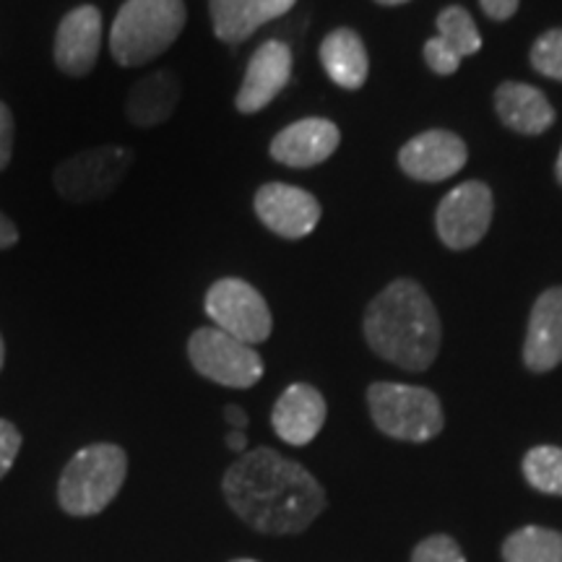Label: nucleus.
<instances>
[{"label":"nucleus","mask_w":562,"mask_h":562,"mask_svg":"<svg viewBox=\"0 0 562 562\" xmlns=\"http://www.w3.org/2000/svg\"><path fill=\"white\" fill-rule=\"evenodd\" d=\"M224 501L250 529L269 537L300 533L326 508L321 482L273 448H252L222 476Z\"/></svg>","instance_id":"f257e3e1"},{"label":"nucleus","mask_w":562,"mask_h":562,"mask_svg":"<svg viewBox=\"0 0 562 562\" xmlns=\"http://www.w3.org/2000/svg\"><path fill=\"white\" fill-rule=\"evenodd\" d=\"M364 339L385 362L422 372L440 349L438 311L417 281L398 279L368 305Z\"/></svg>","instance_id":"f03ea898"},{"label":"nucleus","mask_w":562,"mask_h":562,"mask_svg":"<svg viewBox=\"0 0 562 562\" xmlns=\"http://www.w3.org/2000/svg\"><path fill=\"white\" fill-rule=\"evenodd\" d=\"M128 453L115 442H91L74 453L58 482V505L70 518H94L121 495Z\"/></svg>","instance_id":"7ed1b4c3"},{"label":"nucleus","mask_w":562,"mask_h":562,"mask_svg":"<svg viewBox=\"0 0 562 562\" xmlns=\"http://www.w3.org/2000/svg\"><path fill=\"white\" fill-rule=\"evenodd\" d=\"M186 21L182 0H125L112 21V58L125 68L159 58L186 30Z\"/></svg>","instance_id":"20e7f679"},{"label":"nucleus","mask_w":562,"mask_h":562,"mask_svg":"<svg viewBox=\"0 0 562 562\" xmlns=\"http://www.w3.org/2000/svg\"><path fill=\"white\" fill-rule=\"evenodd\" d=\"M370 417L389 438L427 442L442 430V406L430 389L404 383H372Z\"/></svg>","instance_id":"39448f33"},{"label":"nucleus","mask_w":562,"mask_h":562,"mask_svg":"<svg viewBox=\"0 0 562 562\" xmlns=\"http://www.w3.org/2000/svg\"><path fill=\"white\" fill-rule=\"evenodd\" d=\"M188 360L199 375L224 389H252L263 378V360L250 344L206 326L188 339Z\"/></svg>","instance_id":"423d86ee"},{"label":"nucleus","mask_w":562,"mask_h":562,"mask_svg":"<svg viewBox=\"0 0 562 562\" xmlns=\"http://www.w3.org/2000/svg\"><path fill=\"white\" fill-rule=\"evenodd\" d=\"M133 165V151L125 146H97L74 154L55 167V191L70 203L108 199L121 186Z\"/></svg>","instance_id":"0eeeda50"},{"label":"nucleus","mask_w":562,"mask_h":562,"mask_svg":"<svg viewBox=\"0 0 562 562\" xmlns=\"http://www.w3.org/2000/svg\"><path fill=\"white\" fill-rule=\"evenodd\" d=\"M203 307L216 328L250 344V347L263 344L271 336L273 318L269 302L248 281L220 279L216 284H211Z\"/></svg>","instance_id":"6e6552de"},{"label":"nucleus","mask_w":562,"mask_h":562,"mask_svg":"<svg viewBox=\"0 0 562 562\" xmlns=\"http://www.w3.org/2000/svg\"><path fill=\"white\" fill-rule=\"evenodd\" d=\"M492 222V191L480 180L461 182L440 201L435 229L451 250L474 248Z\"/></svg>","instance_id":"1a4fd4ad"},{"label":"nucleus","mask_w":562,"mask_h":562,"mask_svg":"<svg viewBox=\"0 0 562 562\" xmlns=\"http://www.w3.org/2000/svg\"><path fill=\"white\" fill-rule=\"evenodd\" d=\"M256 214L273 235L284 240H302L318 227L321 203L297 186L269 182L256 193Z\"/></svg>","instance_id":"9d476101"},{"label":"nucleus","mask_w":562,"mask_h":562,"mask_svg":"<svg viewBox=\"0 0 562 562\" xmlns=\"http://www.w3.org/2000/svg\"><path fill=\"white\" fill-rule=\"evenodd\" d=\"M292 79V50L286 42L269 40L252 53V58L245 68L243 87L237 91V110L243 115L261 112L266 104H271L279 97V91Z\"/></svg>","instance_id":"9b49d317"},{"label":"nucleus","mask_w":562,"mask_h":562,"mask_svg":"<svg viewBox=\"0 0 562 562\" xmlns=\"http://www.w3.org/2000/svg\"><path fill=\"white\" fill-rule=\"evenodd\" d=\"M398 165L414 180H448L467 165V144L451 131L419 133L398 151Z\"/></svg>","instance_id":"f8f14e48"},{"label":"nucleus","mask_w":562,"mask_h":562,"mask_svg":"<svg viewBox=\"0 0 562 562\" xmlns=\"http://www.w3.org/2000/svg\"><path fill=\"white\" fill-rule=\"evenodd\" d=\"M102 45V13L94 5H79L60 21L55 34V66L66 76L83 79L97 66Z\"/></svg>","instance_id":"ddd939ff"},{"label":"nucleus","mask_w":562,"mask_h":562,"mask_svg":"<svg viewBox=\"0 0 562 562\" xmlns=\"http://www.w3.org/2000/svg\"><path fill=\"white\" fill-rule=\"evenodd\" d=\"M273 432L290 446H307L326 425V398L307 383H292L271 409Z\"/></svg>","instance_id":"4468645a"},{"label":"nucleus","mask_w":562,"mask_h":562,"mask_svg":"<svg viewBox=\"0 0 562 562\" xmlns=\"http://www.w3.org/2000/svg\"><path fill=\"white\" fill-rule=\"evenodd\" d=\"M339 140L341 133L331 121L305 117V121L286 125L284 131L277 133V138L271 140V157L279 165L305 170V167H315L331 157L339 149Z\"/></svg>","instance_id":"2eb2a0df"},{"label":"nucleus","mask_w":562,"mask_h":562,"mask_svg":"<svg viewBox=\"0 0 562 562\" xmlns=\"http://www.w3.org/2000/svg\"><path fill=\"white\" fill-rule=\"evenodd\" d=\"M524 362L531 372H550L562 362V286H552L533 302Z\"/></svg>","instance_id":"dca6fc26"},{"label":"nucleus","mask_w":562,"mask_h":562,"mask_svg":"<svg viewBox=\"0 0 562 562\" xmlns=\"http://www.w3.org/2000/svg\"><path fill=\"white\" fill-rule=\"evenodd\" d=\"M297 0H209L216 37L227 45H240L258 26L284 16Z\"/></svg>","instance_id":"f3484780"},{"label":"nucleus","mask_w":562,"mask_h":562,"mask_svg":"<svg viewBox=\"0 0 562 562\" xmlns=\"http://www.w3.org/2000/svg\"><path fill=\"white\" fill-rule=\"evenodd\" d=\"M495 110L510 131L524 136H539L554 123V110L537 87L505 81L495 91Z\"/></svg>","instance_id":"a211bd4d"},{"label":"nucleus","mask_w":562,"mask_h":562,"mask_svg":"<svg viewBox=\"0 0 562 562\" xmlns=\"http://www.w3.org/2000/svg\"><path fill=\"white\" fill-rule=\"evenodd\" d=\"M178 102L180 81L167 70H157L133 83L125 100V115L136 128H154L170 121Z\"/></svg>","instance_id":"6ab92c4d"},{"label":"nucleus","mask_w":562,"mask_h":562,"mask_svg":"<svg viewBox=\"0 0 562 562\" xmlns=\"http://www.w3.org/2000/svg\"><path fill=\"white\" fill-rule=\"evenodd\" d=\"M321 63L328 79L339 83L341 89H360L368 81V50H364L360 34L351 30L326 34V40L321 42Z\"/></svg>","instance_id":"aec40b11"},{"label":"nucleus","mask_w":562,"mask_h":562,"mask_svg":"<svg viewBox=\"0 0 562 562\" xmlns=\"http://www.w3.org/2000/svg\"><path fill=\"white\" fill-rule=\"evenodd\" d=\"M505 562H562V531L524 526L503 544Z\"/></svg>","instance_id":"412c9836"},{"label":"nucleus","mask_w":562,"mask_h":562,"mask_svg":"<svg viewBox=\"0 0 562 562\" xmlns=\"http://www.w3.org/2000/svg\"><path fill=\"white\" fill-rule=\"evenodd\" d=\"M524 476L533 490L562 497V448L537 446L524 456Z\"/></svg>","instance_id":"4be33fe9"},{"label":"nucleus","mask_w":562,"mask_h":562,"mask_svg":"<svg viewBox=\"0 0 562 562\" xmlns=\"http://www.w3.org/2000/svg\"><path fill=\"white\" fill-rule=\"evenodd\" d=\"M438 32V37L446 42L461 60L467 58V55L480 53L482 37L480 32H476L474 19L469 16V11L461 9V5H448V9L440 13Z\"/></svg>","instance_id":"5701e85b"},{"label":"nucleus","mask_w":562,"mask_h":562,"mask_svg":"<svg viewBox=\"0 0 562 562\" xmlns=\"http://www.w3.org/2000/svg\"><path fill=\"white\" fill-rule=\"evenodd\" d=\"M531 66L547 79L562 81V30H550L533 42Z\"/></svg>","instance_id":"b1692460"},{"label":"nucleus","mask_w":562,"mask_h":562,"mask_svg":"<svg viewBox=\"0 0 562 562\" xmlns=\"http://www.w3.org/2000/svg\"><path fill=\"white\" fill-rule=\"evenodd\" d=\"M412 562H467V558H463L456 539L446 537V533H435V537H427L425 542L414 547Z\"/></svg>","instance_id":"393cba45"},{"label":"nucleus","mask_w":562,"mask_h":562,"mask_svg":"<svg viewBox=\"0 0 562 562\" xmlns=\"http://www.w3.org/2000/svg\"><path fill=\"white\" fill-rule=\"evenodd\" d=\"M425 60H427V66H430L438 76H451V74H456V70H459V66H461L459 55H456V53L451 50V47H448L446 42H442L440 37L427 40V45H425Z\"/></svg>","instance_id":"a878e982"},{"label":"nucleus","mask_w":562,"mask_h":562,"mask_svg":"<svg viewBox=\"0 0 562 562\" xmlns=\"http://www.w3.org/2000/svg\"><path fill=\"white\" fill-rule=\"evenodd\" d=\"M21 442H24V438H21L19 427L9 419H0V480H3V476L11 472L13 463H16Z\"/></svg>","instance_id":"bb28decb"},{"label":"nucleus","mask_w":562,"mask_h":562,"mask_svg":"<svg viewBox=\"0 0 562 562\" xmlns=\"http://www.w3.org/2000/svg\"><path fill=\"white\" fill-rule=\"evenodd\" d=\"M13 138H16V123H13L11 110L0 102V172H3L11 161Z\"/></svg>","instance_id":"cd10ccee"},{"label":"nucleus","mask_w":562,"mask_h":562,"mask_svg":"<svg viewBox=\"0 0 562 562\" xmlns=\"http://www.w3.org/2000/svg\"><path fill=\"white\" fill-rule=\"evenodd\" d=\"M480 5L492 21H508L518 11V0H480Z\"/></svg>","instance_id":"c85d7f7f"},{"label":"nucleus","mask_w":562,"mask_h":562,"mask_svg":"<svg viewBox=\"0 0 562 562\" xmlns=\"http://www.w3.org/2000/svg\"><path fill=\"white\" fill-rule=\"evenodd\" d=\"M19 243V229L16 224H13L9 216L0 211V250H9L13 245Z\"/></svg>","instance_id":"c756f323"},{"label":"nucleus","mask_w":562,"mask_h":562,"mask_svg":"<svg viewBox=\"0 0 562 562\" xmlns=\"http://www.w3.org/2000/svg\"><path fill=\"white\" fill-rule=\"evenodd\" d=\"M224 419L229 422L232 430L245 432V427H248V414H245L240 406H227V409H224Z\"/></svg>","instance_id":"7c9ffc66"},{"label":"nucleus","mask_w":562,"mask_h":562,"mask_svg":"<svg viewBox=\"0 0 562 562\" xmlns=\"http://www.w3.org/2000/svg\"><path fill=\"white\" fill-rule=\"evenodd\" d=\"M227 446L232 448V451L235 453H248V438H245V432L243 430H232L229 435H227Z\"/></svg>","instance_id":"2f4dec72"},{"label":"nucleus","mask_w":562,"mask_h":562,"mask_svg":"<svg viewBox=\"0 0 562 562\" xmlns=\"http://www.w3.org/2000/svg\"><path fill=\"white\" fill-rule=\"evenodd\" d=\"M375 3H381V5H402V3H409V0H375Z\"/></svg>","instance_id":"473e14b6"},{"label":"nucleus","mask_w":562,"mask_h":562,"mask_svg":"<svg viewBox=\"0 0 562 562\" xmlns=\"http://www.w3.org/2000/svg\"><path fill=\"white\" fill-rule=\"evenodd\" d=\"M3 362H5V344H3V336H0V370H3Z\"/></svg>","instance_id":"72a5a7b5"},{"label":"nucleus","mask_w":562,"mask_h":562,"mask_svg":"<svg viewBox=\"0 0 562 562\" xmlns=\"http://www.w3.org/2000/svg\"><path fill=\"white\" fill-rule=\"evenodd\" d=\"M558 180H560V186H562V149H560V157H558Z\"/></svg>","instance_id":"f704fd0d"},{"label":"nucleus","mask_w":562,"mask_h":562,"mask_svg":"<svg viewBox=\"0 0 562 562\" xmlns=\"http://www.w3.org/2000/svg\"><path fill=\"white\" fill-rule=\"evenodd\" d=\"M229 562H258V560H250V558H237V560H229Z\"/></svg>","instance_id":"c9c22d12"}]
</instances>
